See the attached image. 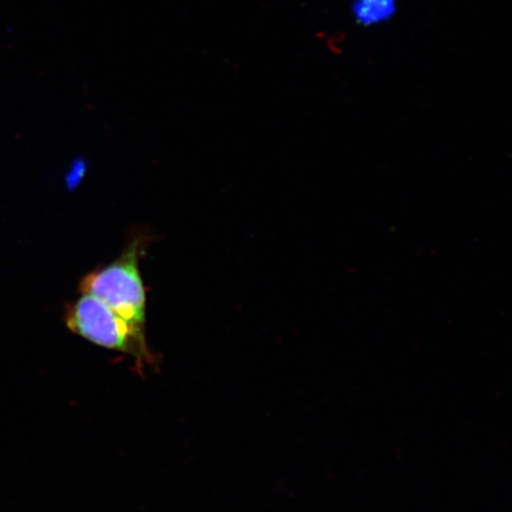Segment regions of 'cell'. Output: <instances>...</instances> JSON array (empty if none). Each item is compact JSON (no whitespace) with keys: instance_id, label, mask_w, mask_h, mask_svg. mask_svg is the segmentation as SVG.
Listing matches in <instances>:
<instances>
[{"instance_id":"1","label":"cell","mask_w":512,"mask_h":512,"mask_svg":"<svg viewBox=\"0 0 512 512\" xmlns=\"http://www.w3.org/2000/svg\"><path fill=\"white\" fill-rule=\"evenodd\" d=\"M150 243V235L134 232L118 258L87 273L79 288L81 293L100 299L128 324L144 331L146 292L139 264Z\"/></svg>"},{"instance_id":"2","label":"cell","mask_w":512,"mask_h":512,"mask_svg":"<svg viewBox=\"0 0 512 512\" xmlns=\"http://www.w3.org/2000/svg\"><path fill=\"white\" fill-rule=\"evenodd\" d=\"M67 328L99 347L144 358L149 356L145 331L134 328L100 299L82 293L67 306Z\"/></svg>"},{"instance_id":"3","label":"cell","mask_w":512,"mask_h":512,"mask_svg":"<svg viewBox=\"0 0 512 512\" xmlns=\"http://www.w3.org/2000/svg\"><path fill=\"white\" fill-rule=\"evenodd\" d=\"M398 9V0H355L352 15L363 27L389 21Z\"/></svg>"}]
</instances>
